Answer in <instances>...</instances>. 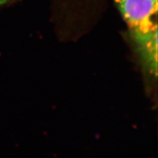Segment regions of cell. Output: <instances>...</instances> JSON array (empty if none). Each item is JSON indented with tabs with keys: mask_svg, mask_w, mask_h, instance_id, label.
I'll use <instances>...</instances> for the list:
<instances>
[{
	"mask_svg": "<svg viewBox=\"0 0 158 158\" xmlns=\"http://www.w3.org/2000/svg\"><path fill=\"white\" fill-rule=\"evenodd\" d=\"M138 48L157 37V0H114Z\"/></svg>",
	"mask_w": 158,
	"mask_h": 158,
	"instance_id": "6da1fadb",
	"label": "cell"
},
{
	"mask_svg": "<svg viewBox=\"0 0 158 158\" xmlns=\"http://www.w3.org/2000/svg\"><path fill=\"white\" fill-rule=\"evenodd\" d=\"M8 1H10V0H0V6L4 5V4L7 3Z\"/></svg>",
	"mask_w": 158,
	"mask_h": 158,
	"instance_id": "7a4b0ae2",
	"label": "cell"
}]
</instances>
